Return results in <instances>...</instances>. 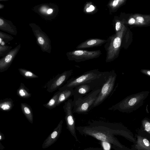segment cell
Segmentation results:
<instances>
[{"instance_id": "9a60e30c", "label": "cell", "mask_w": 150, "mask_h": 150, "mask_svg": "<svg viewBox=\"0 0 150 150\" xmlns=\"http://www.w3.org/2000/svg\"><path fill=\"white\" fill-rule=\"evenodd\" d=\"M21 107L22 111L25 116L31 123L33 121V114L30 106L25 103H21Z\"/></svg>"}, {"instance_id": "d4e9b609", "label": "cell", "mask_w": 150, "mask_h": 150, "mask_svg": "<svg viewBox=\"0 0 150 150\" xmlns=\"http://www.w3.org/2000/svg\"><path fill=\"white\" fill-rule=\"evenodd\" d=\"M78 150H104L102 147L101 148H94V147H89L83 149Z\"/></svg>"}, {"instance_id": "83f0119b", "label": "cell", "mask_w": 150, "mask_h": 150, "mask_svg": "<svg viewBox=\"0 0 150 150\" xmlns=\"http://www.w3.org/2000/svg\"><path fill=\"white\" fill-rule=\"evenodd\" d=\"M137 20L139 22L142 23L144 21V18L141 16H138L136 18Z\"/></svg>"}, {"instance_id": "f546056e", "label": "cell", "mask_w": 150, "mask_h": 150, "mask_svg": "<svg viewBox=\"0 0 150 150\" xmlns=\"http://www.w3.org/2000/svg\"><path fill=\"white\" fill-rule=\"evenodd\" d=\"M53 12V10L52 9H49L47 11V13L48 14H50Z\"/></svg>"}, {"instance_id": "7402d4cb", "label": "cell", "mask_w": 150, "mask_h": 150, "mask_svg": "<svg viewBox=\"0 0 150 150\" xmlns=\"http://www.w3.org/2000/svg\"><path fill=\"white\" fill-rule=\"evenodd\" d=\"M102 148L104 150H110L111 146L109 143L101 141Z\"/></svg>"}, {"instance_id": "e0dca14e", "label": "cell", "mask_w": 150, "mask_h": 150, "mask_svg": "<svg viewBox=\"0 0 150 150\" xmlns=\"http://www.w3.org/2000/svg\"><path fill=\"white\" fill-rule=\"evenodd\" d=\"M16 94L18 96L23 98H28L31 96L29 89L22 83H21L19 87L17 89Z\"/></svg>"}, {"instance_id": "5bb4252c", "label": "cell", "mask_w": 150, "mask_h": 150, "mask_svg": "<svg viewBox=\"0 0 150 150\" xmlns=\"http://www.w3.org/2000/svg\"><path fill=\"white\" fill-rule=\"evenodd\" d=\"M135 148L137 149L150 150V142L146 138L138 136Z\"/></svg>"}, {"instance_id": "603a6c76", "label": "cell", "mask_w": 150, "mask_h": 150, "mask_svg": "<svg viewBox=\"0 0 150 150\" xmlns=\"http://www.w3.org/2000/svg\"><path fill=\"white\" fill-rule=\"evenodd\" d=\"M140 72L142 74L150 77V70L142 69L140 70Z\"/></svg>"}, {"instance_id": "cb8c5ba5", "label": "cell", "mask_w": 150, "mask_h": 150, "mask_svg": "<svg viewBox=\"0 0 150 150\" xmlns=\"http://www.w3.org/2000/svg\"><path fill=\"white\" fill-rule=\"evenodd\" d=\"M121 26V23L119 21H117L115 23V29L117 32L119 31L120 30Z\"/></svg>"}, {"instance_id": "484cf974", "label": "cell", "mask_w": 150, "mask_h": 150, "mask_svg": "<svg viewBox=\"0 0 150 150\" xmlns=\"http://www.w3.org/2000/svg\"><path fill=\"white\" fill-rule=\"evenodd\" d=\"M94 9V6L93 5H91L88 7L86 8V11L87 12H89L93 11Z\"/></svg>"}, {"instance_id": "277c9868", "label": "cell", "mask_w": 150, "mask_h": 150, "mask_svg": "<svg viewBox=\"0 0 150 150\" xmlns=\"http://www.w3.org/2000/svg\"><path fill=\"white\" fill-rule=\"evenodd\" d=\"M101 88L95 89L87 95L78 99L73 105V113L86 114L93 108Z\"/></svg>"}, {"instance_id": "4fadbf2b", "label": "cell", "mask_w": 150, "mask_h": 150, "mask_svg": "<svg viewBox=\"0 0 150 150\" xmlns=\"http://www.w3.org/2000/svg\"><path fill=\"white\" fill-rule=\"evenodd\" d=\"M60 91L57 106L68 100L74 94V88H67L59 91Z\"/></svg>"}, {"instance_id": "3957f363", "label": "cell", "mask_w": 150, "mask_h": 150, "mask_svg": "<svg viewBox=\"0 0 150 150\" xmlns=\"http://www.w3.org/2000/svg\"><path fill=\"white\" fill-rule=\"evenodd\" d=\"M110 71H105L100 77L89 83L79 85L74 88L73 105L78 99L86 96L92 91L101 88L108 79Z\"/></svg>"}, {"instance_id": "44dd1931", "label": "cell", "mask_w": 150, "mask_h": 150, "mask_svg": "<svg viewBox=\"0 0 150 150\" xmlns=\"http://www.w3.org/2000/svg\"><path fill=\"white\" fill-rule=\"evenodd\" d=\"M123 1V0H114L112 1L108 5L109 8L112 11L116 8Z\"/></svg>"}, {"instance_id": "ba28073f", "label": "cell", "mask_w": 150, "mask_h": 150, "mask_svg": "<svg viewBox=\"0 0 150 150\" xmlns=\"http://www.w3.org/2000/svg\"><path fill=\"white\" fill-rule=\"evenodd\" d=\"M101 54V51L99 50L89 51L78 50L69 52L67 55L69 60L79 62L97 58Z\"/></svg>"}, {"instance_id": "5b68a950", "label": "cell", "mask_w": 150, "mask_h": 150, "mask_svg": "<svg viewBox=\"0 0 150 150\" xmlns=\"http://www.w3.org/2000/svg\"><path fill=\"white\" fill-rule=\"evenodd\" d=\"M105 71L101 72L98 69L87 71L68 80L65 84L59 89V91L67 88H74L76 87L91 82L101 76Z\"/></svg>"}, {"instance_id": "8fae6325", "label": "cell", "mask_w": 150, "mask_h": 150, "mask_svg": "<svg viewBox=\"0 0 150 150\" xmlns=\"http://www.w3.org/2000/svg\"><path fill=\"white\" fill-rule=\"evenodd\" d=\"M63 123V121L62 120L57 127L54 129L53 132L44 141L42 145L43 148H47L57 141L62 132Z\"/></svg>"}, {"instance_id": "2e32d148", "label": "cell", "mask_w": 150, "mask_h": 150, "mask_svg": "<svg viewBox=\"0 0 150 150\" xmlns=\"http://www.w3.org/2000/svg\"><path fill=\"white\" fill-rule=\"evenodd\" d=\"M14 105L13 101L11 98H6L0 100V110L4 112H9Z\"/></svg>"}, {"instance_id": "6da1fadb", "label": "cell", "mask_w": 150, "mask_h": 150, "mask_svg": "<svg viewBox=\"0 0 150 150\" xmlns=\"http://www.w3.org/2000/svg\"><path fill=\"white\" fill-rule=\"evenodd\" d=\"M76 129L82 135L91 137L109 143L114 150H125L126 148L115 135L122 136L128 140L135 141L131 132L123 125L117 123L93 120L88 122L87 125L77 127Z\"/></svg>"}, {"instance_id": "ffe728a7", "label": "cell", "mask_w": 150, "mask_h": 150, "mask_svg": "<svg viewBox=\"0 0 150 150\" xmlns=\"http://www.w3.org/2000/svg\"><path fill=\"white\" fill-rule=\"evenodd\" d=\"M142 125L144 130L150 134V118L145 117L142 121Z\"/></svg>"}, {"instance_id": "7c38bea8", "label": "cell", "mask_w": 150, "mask_h": 150, "mask_svg": "<svg viewBox=\"0 0 150 150\" xmlns=\"http://www.w3.org/2000/svg\"><path fill=\"white\" fill-rule=\"evenodd\" d=\"M108 40L98 38L88 40L79 45L76 47L77 49H84L101 46L107 42Z\"/></svg>"}, {"instance_id": "30bf717a", "label": "cell", "mask_w": 150, "mask_h": 150, "mask_svg": "<svg viewBox=\"0 0 150 150\" xmlns=\"http://www.w3.org/2000/svg\"><path fill=\"white\" fill-rule=\"evenodd\" d=\"M73 72L72 70H70L57 74L47 82L46 85L47 91L49 93H52L59 89L67 82L72 75Z\"/></svg>"}, {"instance_id": "8992f818", "label": "cell", "mask_w": 150, "mask_h": 150, "mask_svg": "<svg viewBox=\"0 0 150 150\" xmlns=\"http://www.w3.org/2000/svg\"><path fill=\"white\" fill-rule=\"evenodd\" d=\"M117 77V74L114 70L110 71L108 79L102 86L93 104V108L101 104L111 95L114 91Z\"/></svg>"}, {"instance_id": "f1b7e54d", "label": "cell", "mask_w": 150, "mask_h": 150, "mask_svg": "<svg viewBox=\"0 0 150 150\" xmlns=\"http://www.w3.org/2000/svg\"><path fill=\"white\" fill-rule=\"evenodd\" d=\"M135 22V19L133 18H131L128 21V23L130 25L134 24Z\"/></svg>"}, {"instance_id": "4316f807", "label": "cell", "mask_w": 150, "mask_h": 150, "mask_svg": "<svg viewBox=\"0 0 150 150\" xmlns=\"http://www.w3.org/2000/svg\"><path fill=\"white\" fill-rule=\"evenodd\" d=\"M38 41L39 43L41 45H43L44 43V40L41 37H39L38 38Z\"/></svg>"}, {"instance_id": "1f68e13d", "label": "cell", "mask_w": 150, "mask_h": 150, "mask_svg": "<svg viewBox=\"0 0 150 150\" xmlns=\"http://www.w3.org/2000/svg\"><path fill=\"white\" fill-rule=\"evenodd\" d=\"M1 41H2L1 39V38H0V44H1Z\"/></svg>"}, {"instance_id": "7a4b0ae2", "label": "cell", "mask_w": 150, "mask_h": 150, "mask_svg": "<svg viewBox=\"0 0 150 150\" xmlns=\"http://www.w3.org/2000/svg\"><path fill=\"white\" fill-rule=\"evenodd\" d=\"M149 93V91H142L131 95L111 106L108 110L114 111L117 110L122 112L127 113L134 111L143 105Z\"/></svg>"}, {"instance_id": "d6986e66", "label": "cell", "mask_w": 150, "mask_h": 150, "mask_svg": "<svg viewBox=\"0 0 150 150\" xmlns=\"http://www.w3.org/2000/svg\"><path fill=\"white\" fill-rule=\"evenodd\" d=\"M18 70L20 74L26 79H32L38 77V76L28 70L20 68L18 69Z\"/></svg>"}, {"instance_id": "d6a6232c", "label": "cell", "mask_w": 150, "mask_h": 150, "mask_svg": "<svg viewBox=\"0 0 150 150\" xmlns=\"http://www.w3.org/2000/svg\"><path fill=\"white\" fill-rule=\"evenodd\" d=\"M138 150H142L138 149Z\"/></svg>"}, {"instance_id": "4dcf8cb0", "label": "cell", "mask_w": 150, "mask_h": 150, "mask_svg": "<svg viewBox=\"0 0 150 150\" xmlns=\"http://www.w3.org/2000/svg\"><path fill=\"white\" fill-rule=\"evenodd\" d=\"M4 23L3 21L1 18L0 19V25L1 26Z\"/></svg>"}, {"instance_id": "ac0fdd59", "label": "cell", "mask_w": 150, "mask_h": 150, "mask_svg": "<svg viewBox=\"0 0 150 150\" xmlns=\"http://www.w3.org/2000/svg\"><path fill=\"white\" fill-rule=\"evenodd\" d=\"M60 91H59L56 92L50 100L43 105L46 108L51 110L57 106V104Z\"/></svg>"}, {"instance_id": "9c48e42d", "label": "cell", "mask_w": 150, "mask_h": 150, "mask_svg": "<svg viewBox=\"0 0 150 150\" xmlns=\"http://www.w3.org/2000/svg\"><path fill=\"white\" fill-rule=\"evenodd\" d=\"M122 30L123 29L113 36H112L110 38L109 45L106 50V62H112L116 57L121 45Z\"/></svg>"}, {"instance_id": "52a82bcc", "label": "cell", "mask_w": 150, "mask_h": 150, "mask_svg": "<svg viewBox=\"0 0 150 150\" xmlns=\"http://www.w3.org/2000/svg\"><path fill=\"white\" fill-rule=\"evenodd\" d=\"M72 101V99H69L64 103L63 106V108L65 115V120L67 129L75 139L76 141L79 142V141L77 138L76 133L75 119L73 111V105Z\"/></svg>"}]
</instances>
